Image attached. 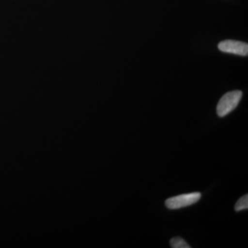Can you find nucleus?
Returning a JSON list of instances; mask_svg holds the SVG:
<instances>
[{
  "mask_svg": "<svg viewBox=\"0 0 248 248\" xmlns=\"http://www.w3.org/2000/svg\"><path fill=\"white\" fill-rule=\"evenodd\" d=\"M241 97L242 92L240 91H231L225 94L217 105V115L223 117L234 110L239 104Z\"/></svg>",
  "mask_w": 248,
  "mask_h": 248,
  "instance_id": "obj_1",
  "label": "nucleus"
},
{
  "mask_svg": "<svg viewBox=\"0 0 248 248\" xmlns=\"http://www.w3.org/2000/svg\"><path fill=\"white\" fill-rule=\"evenodd\" d=\"M202 197L200 192H192V193L184 194V195L175 196L166 201V206L170 210H177L193 205Z\"/></svg>",
  "mask_w": 248,
  "mask_h": 248,
  "instance_id": "obj_2",
  "label": "nucleus"
},
{
  "mask_svg": "<svg viewBox=\"0 0 248 248\" xmlns=\"http://www.w3.org/2000/svg\"><path fill=\"white\" fill-rule=\"evenodd\" d=\"M218 48L225 53L236 54L241 56H247L248 44L235 40H226L220 42Z\"/></svg>",
  "mask_w": 248,
  "mask_h": 248,
  "instance_id": "obj_3",
  "label": "nucleus"
},
{
  "mask_svg": "<svg viewBox=\"0 0 248 248\" xmlns=\"http://www.w3.org/2000/svg\"><path fill=\"white\" fill-rule=\"evenodd\" d=\"M171 247L172 248H190L191 246H189L187 243L186 242L185 240L182 239V238L177 237L172 238L170 241Z\"/></svg>",
  "mask_w": 248,
  "mask_h": 248,
  "instance_id": "obj_4",
  "label": "nucleus"
},
{
  "mask_svg": "<svg viewBox=\"0 0 248 248\" xmlns=\"http://www.w3.org/2000/svg\"><path fill=\"white\" fill-rule=\"evenodd\" d=\"M248 195H246L243 196L242 197L238 200L235 205L234 210L235 211L240 212L242 210H248Z\"/></svg>",
  "mask_w": 248,
  "mask_h": 248,
  "instance_id": "obj_5",
  "label": "nucleus"
}]
</instances>
